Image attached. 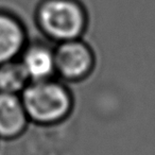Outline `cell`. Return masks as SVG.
I'll use <instances>...</instances> for the list:
<instances>
[{
	"label": "cell",
	"instance_id": "obj_1",
	"mask_svg": "<svg viewBox=\"0 0 155 155\" xmlns=\"http://www.w3.org/2000/svg\"><path fill=\"white\" fill-rule=\"evenodd\" d=\"M30 122L52 127L64 122L74 106L67 85L56 78L30 82L20 94Z\"/></svg>",
	"mask_w": 155,
	"mask_h": 155
},
{
	"label": "cell",
	"instance_id": "obj_2",
	"mask_svg": "<svg viewBox=\"0 0 155 155\" xmlns=\"http://www.w3.org/2000/svg\"><path fill=\"white\" fill-rule=\"evenodd\" d=\"M41 32L55 44L82 38L88 27V13L80 0H41L35 10Z\"/></svg>",
	"mask_w": 155,
	"mask_h": 155
},
{
	"label": "cell",
	"instance_id": "obj_3",
	"mask_svg": "<svg viewBox=\"0 0 155 155\" xmlns=\"http://www.w3.org/2000/svg\"><path fill=\"white\" fill-rule=\"evenodd\" d=\"M54 60L56 78L66 83L86 80L96 66L95 52L82 38L56 44Z\"/></svg>",
	"mask_w": 155,
	"mask_h": 155
},
{
	"label": "cell",
	"instance_id": "obj_4",
	"mask_svg": "<svg viewBox=\"0 0 155 155\" xmlns=\"http://www.w3.org/2000/svg\"><path fill=\"white\" fill-rule=\"evenodd\" d=\"M28 43L22 20L16 14L0 9V65L17 60Z\"/></svg>",
	"mask_w": 155,
	"mask_h": 155
},
{
	"label": "cell",
	"instance_id": "obj_5",
	"mask_svg": "<svg viewBox=\"0 0 155 155\" xmlns=\"http://www.w3.org/2000/svg\"><path fill=\"white\" fill-rule=\"evenodd\" d=\"M30 82L56 78L54 47L43 41L28 43L18 58Z\"/></svg>",
	"mask_w": 155,
	"mask_h": 155
},
{
	"label": "cell",
	"instance_id": "obj_6",
	"mask_svg": "<svg viewBox=\"0 0 155 155\" xmlns=\"http://www.w3.org/2000/svg\"><path fill=\"white\" fill-rule=\"evenodd\" d=\"M29 123L20 95L0 93V139L18 138L25 133Z\"/></svg>",
	"mask_w": 155,
	"mask_h": 155
},
{
	"label": "cell",
	"instance_id": "obj_7",
	"mask_svg": "<svg viewBox=\"0 0 155 155\" xmlns=\"http://www.w3.org/2000/svg\"><path fill=\"white\" fill-rule=\"evenodd\" d=\"M30 83L19 60H14L0 65V93L20 95Z\"/></svg>",
	"mask_w": 155,
	"mask_h": 155
}]
</instances>
